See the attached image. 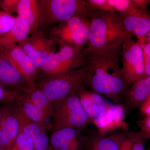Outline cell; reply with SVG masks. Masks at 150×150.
I'll use <instances>...</instances> for the list:
<instances>
[{"mask_svg": "<svg viewBox=\"0 0 150 150\" xmlns=\"http://www.w3.org/2000/svg\"><path fill=\"white\" fill-rule=\"evenodd\" d=\"M126 113L123 104H112L103 115L92 123L96 126L98 134L103 136L118 129L126 131L128 125L125 120Z\"/></svg>", "mask_w": 150, "mask_h": 150, "instance_id": "14", "label": "cell"}, {"mask_svg": "<svg viewBox=\"0 0 150 150\" xmlns=\"http://www.w3.org/2000/svg\"><path fill=\"white\" fill-rule=\"evenodd\" d=\"M18 45L31 59L38 72L48 56L56 52L54 40L46 37L40 30L30 35Z\"/></svg>", "mask_w": 150, "mask_h": 150, "instance_id": "9", "label": "cell"}, {"mask_svg": "<svg viewBox=\"0 0 150 150\" xmlns=\"http://www.w3.org/2000/svg\"><path fill=\"white\" fill-rule=\"evenodd\" d=\"M89 28V15L76 16L54 25L50 30V38L54 43L68 44L83 51L88 42Z\"/></svg>", "mask_w": 150, "mask_h": 150, "instance_id": "7", "label": "cell"}, {"mask_svg": "<svg viewBox=\"0 0 150 150\" xmlns=\"http://www.w3.org/2000/svg\"><path fill=\"white\" fill-rule=\"evenodd\" d=\"M11 150H35L32 139L20 132Z\"/></svg>", "mask_w": 150, "mask_h": 150, "instance_id": "26", "label": "cell"}, {"mask_svg": "<svg viewBox=\"0 0 150 150\" xmlns=\"http://www.w3.org/2000/svg\"><path fill=\"white\" fill-rule=\"evenodd\" d=\"M0 54L22 75L28 86L32 87L35 85L38 78L37 68L21 47L18 45L0 46Z\"/></svg>", "mask_w": 150, "mask_h": 150, "instance_id": "10", "label": "cell"}, {"mask_svg": "<svg viewBox=\"0 0 150 150\" xmlns=\"http://www.w3.org/2000/svg\"><path fill=\"white\" fill-rule=\"evenodd\" d=\"M16 17L4 11H0V38L8 33L13 27Z\"/></svg>", "mask_w": 150, "mask_h": 150, "instance_id": "25", "label": "cell"}, {"mask_svg": "<svg viewBox=\"0 0 150 150\" xmlns=\"http://www.w3.org/2000/svg\"><path fill=\"white\" fill-rule=\"evenodd\" d=\"M2 112L1 110V108H0V122H1V119Z\"/></svg>", "mask_w": 150, "mask_h": 150, "instance_id": "36", "label": "cell"}, {"mask_svg": "<svg viewBox=\"0 0 150 150\" xmlns=\"http://www.w3.org/2000/svg\"><path fill=\"white\" fill-rule=\"evenodd\" d=\"M81 131L65 128L52 132L50 144L54 150H85L86 137Z\"/></svg>", "mask_w": 150, "mask_h": 150, "instance_id": "16", "label": "cell"}, {"mask_svg": "<svg viewBox=\"0 0 150 150\" xmlns=\"http://www.w3.org/2000/svg\"><path fill=\"white\" fill-rule=\"evenodd\" d=\"M134 4L139 8L148 10V7L150 4V0H133Z\"/></svg>", "mask_w": 150, "mask_h": 150, "instance_id": "34", "label": "cell"}, {"mask_svg": "<svg viewBox=\"0 0 150 150\" xmlns=\"http://www.w3.org/2000/svg\"><path fill=\"white\" fill-rule=\"evenodd\" d=\"M126 31L135 35L138 40L145 38L150 30V12L139 8L126 13H118Z\"/></svg>", "mask_w": 150, "mask_h": 150, "instance_id": "15", "label": "cell"}, {"mask_svg": "<svg viewBox=\"0 0 150 150\" xmlns=\"http://www.w3.org/2000/svg\"><path fill=\"white\" fill-rule=\"evenodd\" d=\"M140 43L142 47L145 67V74L144 77L150 76V43L144 40H137Z\"/></svg>", "mask_w": 150, "mask_h": 150, "instance_id": "29", "label": "cell"}, {"mask_svg": "<svg viewBox=\"0 0 150 150\" xmlns=\"http://www.w3.org/2000/svg\"><path fill=\"white\" fill-rule=\"evenodd\" d=\"M125 133H115L110 136L89 135L86 137V150H119Z\"/></svg>", "mask_w": 150, "mask_h": 150, "instance_id": "19", "label": "cell"}, {"mask_svg": "<svg viewBox=\"0 0 150 150\" xmlns=\"http://www.w3.org/2000/svg\"><path fill=\"white\" fill-rule=\"evenodd\" d=\"M51 118L52 132L65 128L82 131L90 123L76 91L53 103Z\"/></svg>", "mask_w": 150, "mask_h": 150, "instance_id": "3", "label": "cell"}, {"mask_svg": "<svg viewBox=\"0 0 150 150\" xmlns=\"http://www.w3.org/2000/svg\"><path fill=\"white\" fill-rule=\"evenodd\" d=\"M89 13L95 11L112 12L108 0H87Z\"/></svg>", "mask_w": 150, "mask_h": 150, "instance_id": "28", "label": "cell"}, {"mask_svg": "<svg viewBox=\"0 0 150 150\" xmlns=\"http://www.w3.org/2000/svg\"><path fill=\"white\" fill-rule=\"evenodd\" d=\"M12 103L0 106L2 116L0 122V146L3 150H11L20 133L18 120Z\"/></svg>", "mask_w": 150, "mask_h": 150, "instance_id": "12", "label": "cell"}, {"mask_svg": "<svg viewBox=\"0 0 150 150\" xmlns=\"http://www.w3.org/2000/svg\"><path fill=\"white\" fill-rule=\"evenodd\" d=\"M41 13L40 28L61 24L76 16H88L86 1L38 0ZM39 28V29H40Z\"/></svg>", "mask_w": 150, "mask_h": 150, "instance_id": "5", "label": "cell"}, {"mask_svg": "<svg viewBox=\"0 0 150 150\" xmlns=\"http://www.w3.org/2000/svg\"><path fill=\"white\" fill-rule=\"evenodd\" d=\"M30 26L24 19L17 16L15 23L10 31L0 38V46L6 47L18 44L30 35Z\"/></svg>", "mask_w": 150, "mask_h": 150, "instance_id": "22", "label": "cell"}, {"mask_svg": "<svg viewBox=\"0 0 150 150\" xmlns=\"http://www.w3.org/2000/svg\"><path fill=\"white\" fill-rule=\"evenodd\" d=\"M80 102L90 122L100 118L112 103L99 94L82 86L76 91Z\"/></svg>", "mask_w": 150, "mask_h": 150, "instance_id": "13", "label": "cell"}, {"mask_svg": "<svg viewBox=\"0 0 150 150\" xmlns=\"http://www.w3.org/2000/svg\"><path fill=\"white\" fill-rule=\"evenodd\" d=\"M121 51L122 46L93 50L84 55L87 71L85 85L115 104H123L128 88L121 71Z\"/></svg>", "mask_w": 150, "mask_h": 150, "instance_id": "1", "label": "cell"}, {"mask_svg": "<svg viewBox=\"0 0 150 150\" xmlns=\"http://www.w3.org/2000/svg\"><path fill=\"white\" fill-rule=\"evenodd\" d=\"M86 75V70L83 67L72 71L43 78L34 86L42 91L53 103L85 85Z\"/></svg>", "mask_w": 150, "mask_h": 150, "instance_id": "4", "label": "cell"}, {"mask_svg": "<svg viewBox=\"0 0 150 150\" xmlns=\"http://www.w3.org/2000/svg\"><path fill=\"white\" fill-rule=\"evenodd\" d=\"M121 71L127 87L144 77V59L140 43L133 37L128 38L122 45Z\"/></svg>", "mask_w": 150, "mask_h": 150, "instance_id": "8", "label": "cell"}, {"mask_svg": "<svg viewBox=\"0 0 150 150\" xmlns=\"http://www.w3.org/2000/svg\"><path fill=\"white\" fill-rule=\"evenodd\" d=\"M59 45V51L50 54L38 69V76L40 73L42 79L72 71L84 66L83 51L68 44Z\"/></svg>", "mask_w": 150, "mask_h": 150, "instance_id": "6", "label": "cell"}, {"mask_svg": "<svg viewBox=\"0 0 150 150\" xmlns=\"http://www.w3.org/2000/svg\"><path fill=\"white\" fill-rule=\"evenodd\" d=\"M145 40L147 41L148 42L150 43V30L149 32L147 34L145 38H144Z\"/></svg>", "mask_w": 150, "mask_h": 150, "instance_id": "35", "label": "cell"}, {"mask_svg": "<svg viewBox=\"0 0 150 150\" xmlns=\"http://www.w3.org/2000/svg\"><path fill=\"white\" fill-rule=\"evenodd\" d=\"M112 11L123 14L139 8L133 0H108Z\"/></svg>", "mask_w": 150, "mask_h": 150, "instance_id": "24", "label": "cell"}, {"mask_svg": "<svg viewBox=\"0 0 150 150\" xmlns=\"http://www.w3.org/2000/svg\"><path fill=\"white\" fill-rule=\"evenodd\" d=\"M0 150H3L2 149H1V146H0Z\"/></svg>", "mask_w": 150, "mask_h": 150, "instance_id": "37", "label": "cell"}, {"mask_svg": "<svg viewBox=\"0 0 150 150\" xmlns=\"http://www.w3.org/2000/svg\"><path fill=\"white\" fill-rule=\"evenodd\" d=\"M22 93L8 89L0 85V104H8L18 100Z\"/></svg>", "mask_w": 150, "mask_h": 150, "instance_id": "27", "label": "cell"}, {"mask_svg": "<svg viewBox=\"0 0 150 150\" xmlns=\"http://www.w3.org/2000/svg\"><path fill=\"white\" fill-rule=\"evenodd\" d=\"M150 95V76L144 77L127 89L124 105L126 112L139 107Z\"/></svg>", "mask_w": 150, "mask_h": 150, "instance_id": "18", "label": "cell"}, {"mask_svg": "<svg viewBox=\"0 0 150 150\" xmlns=\"http://www.w3.org/2000/svg\"><path fill=\"white\" fill-rule=\"evenodd\" d=\"M12 106L18 120L20 132L32 139L35 150H52L46 131L25 115L18 100L13 102Z\"/></svg>", "mask_w": 150, "mask_h": 150, "instance_id": "11", "label": "cell"}, {"mask_svg": "<svg viewBox=\"0 0 150 150\" xmlns=\"http://www.w3.org/2000/svg\"><path fill=\"white\" fill-rule=\"evenodd\" d=\"M23 93H26L30 100L51 118L53 103L42 91L34 85L28 86Z\"/></svg>", "mask_w": 150, "mask_h": 150, "instance_id": "23", "label": "cell"}, {"mask_svg": "<svg viewBox=\"0 0 150 150\" xmlns=\"http://www.w3.org/2000/svg\"><path fill=\"white\" fill-rule=\"evenodd\" d=\"M89 34L83 55L93 50L122 46L125 40L134 37L125 29L117 13L93 12L89 13Z\"/></svg>", "mask_w": 150, "mask_h": 150, "instance_id": "2", "label": "cell"}, {"mask_svg": "<svg viewBox=\"0 0 150 150\" xmlns=\"http://www.w3.org/2000/svg\"><path fill=\"white\" fill-rule=\"evenodd\" d=\"M0 85L8 89L21 93L28 87L22 75L1 54Z\"/></svg>", "mask_w": 150, "mask_h": 150, "instance_id": "17", "label": "cell"}, {"mask_svg": "<svg viewBox=\"0 0 150 150\" xmlns=\"http://www.w3.org/2000/svg\"><path fill=\"white\" fill-rule=\"evenodd\" d=\"M0 1H1V0H0Z\"/></svg>", "mask_w": 150, "mask_h": 150, "instance_id": "39", "label": "cell"}, {"mask_svg": "<svg viewBox=\"0 0 150 150\" xmlns=\"http://www.w3.org/2000/svg\"><path fill=\"white\" fill-rule=\"evenodd\" d=\"M140 111L146 116H150V95L139 107Z\"/></svg>", "mask_w": 150, "mask_h": 150, "instance_id": "33", "label": "cell"}, {"mask_svg": "<svg viewBox=\"0 0 150 150\" xmlns=\"http://www.w3.org/2000/svg\"><path fill=\"white\" fill-rule=\"evenodd\" d=\"M141 131L146 139L150 138V116H146L138 123Z\"/></svg>", "mask_w": 150, "mask_h": 150, "instance_id": "32", "label": "cell"}, {"mask_svg": "<svg viewBox=\"0 0 150 150\" xmlns=\"http://www.w3.org/2000/svg\"><path fill=\"white\" fill-rule=\"evenodd\" d=\"M18 100L23 112L30 119L40 125L46 131L51 129V123L48 122L50 117L36 106L26 93H22Z\"/></svg>", "mask_w": 150, "mask_h": 150, "instance_id": "21", "label": "cell"}, {"mask_svg": "<svg viewBox=\"0 0 150 150\" xmlns=\"http://www.w3.org/2000/svg\"><path fill=\"white\" fill-rule=\"evenodd\" d=\"M20 0H1L0 8L3 11L11 14L17 13L18 7Z\"/></svg>", "mask_w": 150, "mask_h": 150, "instance_id": "30", "label": "cell"}, {"mask_svg": "<svg viewBox=\"0 0 150 150\" xmlns=\"http://www.w3.org/2000/svg\"><path fill=\"white\" fill-rule=\"evenodd\" d=\"M134 133H125V136L121 143L119 150H134Z\"/></svg>", "mask_w": 150, "mask_h": 150, "instance_id": "31", "label": "cell"}, {"mask_svg": "<svg viewBox=\"0 0 150 150\" xmlns=\"http://www.w3.org/2000/svg\"><path fill=\"white\" fill-rule=\"evenodd\" d=\"M17 13L29 25L30 35L39 30L41 13L38 0H20Z\"/></svg>", "mask_w": 150, "mask_h": 150, "instance_id": "20", "label": "cell"}, {"mask_svg": "<svg viewBox=\"0 0 150 150\" xmlns=\"http://www.w3.org/2000/svg\"><path fill=\"white\" fill-rule=\"evenodd\" d=\"M52 150H54V149H52Z\"/></svg>", "mask_w": 150, "mask_h": 150, "instance_id": "38", "label": "cell"}]
</instances>
